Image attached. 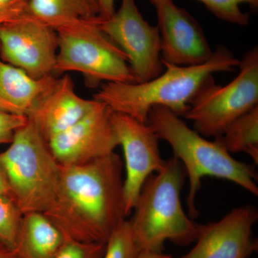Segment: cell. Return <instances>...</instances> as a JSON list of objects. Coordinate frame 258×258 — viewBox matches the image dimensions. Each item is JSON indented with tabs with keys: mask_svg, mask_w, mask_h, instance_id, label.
<instances>
[{
	"mask_svg": "<svg viewBox=\"0 0 258 258\" xmlns=\"http://www.w3.org/2000/svg\"><path fill=\"white\" fill-rule=\"evenodd\" d=\"M123 166L115 152L81 165L60 166L57 193L45 216L67 238L106 243L126 217Z\"/></svg>",
	"mask_w": 258,
	"mask_h": 258,
	"instance_id": "obj_1",
	"label": "cell"
},
{
	"mask_svg": "<svg viewBox=\"0 0 258 258\" xmlns=\"http://www.w3.org/2000/svg\"><path fill=\"white\" fill-rule=\"evenodd\" d=\"M240 61L223 45H219L205 63L178 66L163 63L165 71L143 83H105L93 99L101 102L112 111L128 115L147 123L149 112L155 106L169 108L181 116L209 83L215 73L232 71Z\"/></svg>",
	"mask_w": 258,
	"mask_h": 258,
	"instance_id": "obj_2",
	"label": "cell"
},
{
	"mask_svg": "<svg viewBox=\"0 0 258 258\" xmlns=\"http://www.w3.org/2000/svg\"><path fill=\"white\" fill-rule=\"evenodd\" d=\"M147 123L159 139L166 141L184 166L189 178L187 204L191 217L198 215L197 195L205 176L228 180L257 196V173L253 167L236 160L218 140L210 142L190 128L169 108L155 106L149 112Z\"/></svg>",
	"mask_w": 258,
	"mask_h": 258,
	"instance_id": "obj_3",
	"label": "cell"
},
{
	"mask_svg": "<svg viewBox=\"0 0 258 258\" xmlns=\"http://www.w3.org/2000/svg\"><path fill=\"white\" fill-rule=\"evenodd\" d=\"M185 176L184 166L174 157L144 184L130 220L141 250L160 252L166 241L184 246L198 238L200 225L186 215L180 198Z\"/></svg>",
	"mask_w": 258,
	"mask_h": 258,
	"instance_id": "obj_4",
	"label": "cell"
},
{
	"mask_svg": "<svg viewBox=\"0 0 258 258\" xmlns=\"http://www.w3.org/2000/svg\"><path fill=\"white\" fill-rule=\"evenodd\" d=\"M10 147L0 153V171L10 198L23 215L46 212L60 182L61 167L46 141L28 120L15 132Z\"/></svg>",
	"mask_w": 258,
	"mask_h": 258,
	"instance_id": "obj_5",
	"label": "cell"
},
{
	"mask_svg": "<svg viewBox=\"0 0 258 258\" xmlns=\"http://www.w3.org/2000/svg\"><path fill=\"white\" fill-rule=\"evenodd\" d=\"M57 74L81 73L93 84L137 83L128 57L88 20H75L55 29Z\"/></svg>",
	"mask_w": 258,
	"mask_h": 258,
	"instance_id": "obj_6",
	"label": "cell"
},
{
	"mask_svg": "<svg viewBox=\"0 0 258 258\" xmlns=\"http://www.w3.org/2000/svg\"><path fill=\"white\" fill-rule=\"evenodd\" d=\"M240 73L225 86L215 81L199 93L183 115L203 137H218L234 120L258 106V49L240 61Z\"/></svg>",
	"mask_w": 258,
	"mask_h": 258,
	"instance_id": "obj_7",
	"label": "cell"
},
{
	"mask_svg": "<svg viewBox=\"0 0 258 258\" xmlns=\"http://www.w3.org/2000/svg\"><path fill=\"white\" fill-rule=\"evenodd\" d=\"M90 20L125 52L137 83L150 81L163 72L159 29L144 18L135 0H122L110 18Z\"/></svg>",
	"mask_w": 258,
	"mask_h": 258,
	"instance_id": "obj_8",
	"label": "cell"
},
{
	"mask_svg": "<svg viewBox=\"0 0 258 258\" xmlns=\"http://www.w3.org/2000/svg\"><path fill=\"white\" fill-rule=\"evenodd\" d=\"M57 54L55 29L28 13L0 26V59L34 79L53 74Z\"/></svg>",
	"mask_w": 258,
	"mask_h": 258,
	"instance_id": "obj_9",
	"label": "cell"
},
{
	"mask_svg": "<svg viewBox=\"0 0 258 258\" xmlns=\"http://www.w3.org/2000/svg\"><path fill=\"white\" fill-rule=\"evenodd\" d=\"M112 123L124 155L123 184L126 217L133 211L141 191L153 172H159L166 161L159 151V138L149 123L112 111Z\"/></svg>",
	"mask_w": 258,
	"mask_h": 258,
	"instance_id": "obj_10",
	"label": "cell"
},
{
	"mask_svg": "<svg viewBox=\"0 0 258 258\" xmlns=\"http://www.w3.org/2000/svg\"><path fill=\"white\" fill-rule=\"evenodd\" d=\"M96 101L89 113L47 142L60 166L86 164L114 152L119 146L112 123L111 110Z\"/></svg>",
	"mask_w": 258,
	"mask_h": 258,
	"instance_id": "obj_11",
	"label": "cell"
},
{
	"mask_svg": "<svg viewBox=\"0 0 258 258\" xmlns=\"http://www.w3.org/2000/svg\"><path fill=\"white\" fill-rule=\"evenodd\" d=\"M157 28L163 63L194 66L208 62L214 51L198 22L172 0H159Z\"/></svg>",
	"mask_w": 258,
	"mask_h": 258,
	"instance_id": "obj_12",
	"label": "cell"
},
{
	"mask_svg": "<svg viewBox=\"0 0 258 258\" xmlns=\"http://www.w3.org/2000/svg\"><path fill=\"white\" fill-rule=\"evenodd\" d=\"M258 212L252 205L232 210L218 222L200 225L197 243L181 258H247L257 250L252 228Z\"/></svg>",
	"mask_w": 258,
	"mask_h": 258,
	"instance_id": "obj_13",
	"label": "cell"
},
{
	"mask_svg": "<svg viewBox=\"0 0 258 258\" xmlns=\"http://www.w3.org/2000/svg\"><path fill=\"white\" fill-rule=\"evenodd\" d=\"M96 102L79 96L72 79L66 75L40 95L26 117L48 142L89 113Z\"/></svg>",
	"mask_w": 258,
	"mask_h": 258,
	"instance_id": "obj_14",
	"label": "cell"
},
{
	"mask_svg": "<svg viewBox=\"0 0 258 258\" xmlns=\"http://www.w3.org/2000/svg\"><path fill=\"white\" fill-rule=\"evenodd\" d=\"M53 75L35 79L0 59V111L26 116L37 98L55 81Z\"/></svg>",
	"mask_w": 258,
	"mask_h": 258,
	"instance_id": "obj_15",
	"label": "cell"
},
{
	"mask_svg": "<svg viewBox=\"0 0 258 258\" xmlns=\"http://www.w3.org/2000/svg\"><path fill=\"white\" fill-rule=\"evenodd\" d=\"M66 237L42 212L23 215L14 247L18 258H55Z\"/></svg>",
	"mask_w": 258,
	"mask_h": 258,
	"instance_id": "obj_16",
	"label": "cell"
},
{
	"mask_svg": "<svg viewBox=\"0 0 258 258\" xmlns=\"http://www.w3.org/2000/svg\"><path fill=\"white\" fill-rule=\"evenodd\" d=\"M26 13L56 29L98 16L99 8L96 0H29Z\"/></svg>",
	"mask_w": 258,
	"mask_h": 258,
	"instance_id": "obj_17",
	"label": "cell"
},
{
	"mask_svg": "<svg viewBox=\"0 0 258 258\" xmlns=\"http://www.w3.org/2000/svg\"><path fill=\"white\" fill-rule=\"evenodd\" d=\"M231 153L244 152L258 163V106L231 123L217 137Z\"/></svg>",
	"mask_w": 258,
	"mask_h": 258,
	"instance_id": "obj_18",
	"label": "cell"
},
{
	"mask_svg": "<svg viewBox=\"0 0 258 258\" xmlns=\"http://www.w3.org/2000/svg\"><path fill=\"white\" fill-rule=\"evenodd\" d=\"M141 252L130 220H124L107 240L103 258H137Z\"/></svg>",
	"mask_w": 258,
	"mask_h": 258,
	"instance_id": "obj_19",
	"label": "cell"
},
{
	"mask_svg": "<svg viewBox=\"0 0 258 258\" xmlns=\"http://www.w3.org/2000/svg\"><path fill=\"white\" fill-rule=\"evenodd\" d=\"M207 9L220 20L231 24L245 26L249 22L247 13L241 10L240 5H249L257 8L258 0H199Z\"/></svg>",
	"mask_w": 258,
	"mask_h": 258,
	"instance_id": "obj_20",
	"label": "cell"
},
{
	"mask_svg": "<svg viewBox=\"0 0 258 258\" xmlns=\"http://www.w3.org/2000/svg\"><path fill=\"white\" fill-rule=\"evenodd\" d=\"M23 216L13 199L0 195V240L13 249Z\"/></svg>",
	"mask_w": 258,
	"mask_h": 258,
	"instance_id": "obj_21",
	"label": "cell"
},
{
	"mask_svg": "<svg viewBox=\"0 0 258 258\" xmlns=\"http://www.w3.org/2000/svg\"><path fill=\"white\" fill-rule=\"evenodd\" d=\"M106 243L66 240L55 258H103Z\"/></svg>",
	"mask_w": 258,
	"mask_h": 258,
	"instance_id": "obj_22",
	"label": "cell"
},
{
	"mask_svg": "<svg viewBox=\"0 0 258 258\" xmlns=\"http://www.w3.org/2000/svg\"><path fill=\"white\" fill-rule=\"evenodd\" d=\"M28 120L26 116L0 111V145L11 143L17 129L26 124Z\"/></svg>",
	"mask_w": 258,
	"mask_h": 258,
	"instance_id": "obj_23",
	"label": "cell"
},
{
	"mask_svg": "<svg viewBox=\"0 0 258 258\" xmlns=\"http://www.w3.org/2000/svg\"><path fill=\"white\" fill-rule=\"evenodd\" d=\"M29 0H0V26L25 14Z\"/></svg>",
	"mask_w": 258,
	"mask_h": 258,
	"instance_id": "obj_24",
	"label": "cell"
},
{
	"mask_svg": "<svg viewBox=\"0 0 258 258\" xmlns=\"http://www.w3.org/2000/svg\"><path fill=\"white\" fill-rule=\"evenodd\" d=\"M99 8L98 16L102 18H108L114 14L115 3L116 0H96Z\"/></svg>",
	"mask_w": 258,
	"mask_h": 258,
	"instance_id": "obj_25",
	"label": "cell"
},
{
	"mask_svg": "<svg viewBox=\"0 0 258 258\" xmlns=\"http://www.w3.org/2000/svg\"><path fill=\"white\" fill-rule=\"evenodd\" d=\"M0 258H18L14 249L0 240Z\"/></svg>",
	"mask_w": 258,
	"mask_h": 258,
	"instance_id": "obj_26",
	"label": "cell"
},
{
	"mask_svg": "<svg viewBox=\"0 0 258 258\" xmlns=\"http://www.w3.org/2000/svg\"><path fill=\"white\" fill-rule=\"evenodd\" d=\"M137 258H171V256L166 255L161 252H150V251H142Z\"/></svg>",
	"mask_w": 258,
	"mask_h": 258,
	"instance_id": "obj_27",
	"label": "cell"
},
{
	"mask_svg": "<svg viewBox=\"0 0 258 258\" xmlns=\"http://www.w3.org/2000/svg\"><path fill=\"white\" fill-rule=\"evenodd\" d=\"M0 195H8L10 197L9 188L1 171H0Z\"/></svg>",
	"mask_w": 258,
	"mask_h": 258,
	"instance_id": "obj_28",
	"label": "cell"
},
{
	"mask_svg": "<svg viewBox=\"0 0 258 258\" xmlns=\"http://www.w3.org/2000/svg\"><path fill=\"white\" fill-rule=\"evenodd\" d=\"M159 1V0H150L151 3H152V4L155 5L156 3H157V2Z\"/></svg>",
	"mask_w": 258,
	"mask_h": 258,
	"instance_id": "obj_29",
	"label": "cell"
}]
</instances>
